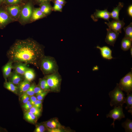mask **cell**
I'll return each mask as SVG.
<instances>
[{
	"mask_svg": "<svg viewBox=\"0 0 132 132\" xmlns=\"http://www.w3.org/2000/svg\"><path fill=\"white\" fill-rule=\"evenodd\" d=\"M42 100L37 99L33 106L36 108L41 109L42 106Z\"/></svg>",
	"mask_w": 132,
	"mask_h": 132,
	"instance_id": "cell-38",
	"label": "cell"
},
{
	"mask_svg": "<svg viewBox=\"0 0 132 132\" xmlns=\"http://www.w3.org/2000/svg\"><path fill=\"white\" fill-rule=\"evenodd\" d=\"M45 77L51 90L57 91L59 90L62 79L58 71L51 74L46 75Z\"/></svg>",
	"mask_w": 132,
	"mask_h": 132,
	"instance_id": "cell-5",
	"label": "cell"
},
{
	"mask_svg": "<svg viewBox=\"0 0 132 132\" xmlns=\"http://www.w3.org/2000/svg\"><path fill=\"white\" fill-rule=\"evenodd\" d=\"M130 54L131 57L132 56V47L130 48Z\"/></svg>",
	"mask_w": 132,
	"mask_h": 132,
	"instance_id": "cell-46",
	"label": "cell"
},
{
	"mask_svg": "<svg viewBox=\"0 0 132 132\" xmlns=\"http://www.w3.org/2000/svg\"><path fill=\"white\" fill-rule=\"evenodd\" d=\"M33 106V105L31 104L28 106L24 108H23L26 111H28Z\"/></svg>",
	"mask_w": 132,
	"mask_h": 132,
	"instance_id": "cell-44",
	"label": "cell"
},
{
	"mask_svg": "<svg viewBox=\"0 0 132 132\" xmlns=\"http://www.w3.org/2000/svg\"><path fill=\"white\" fill-rule=\"evenodd\" d=\"M44 125L47 129L59 128L62 129L63 127L56 119H51L46 121Z\"/></svg>",
	"mask_w": 132,
	"mask_h": 132,
	"instance_id": "cell-17",
	"label": "cell"
},
{
	"mask_svg": "<svg viewBox=\"0 0 132 132\" xmlns=\"http://www.w3.org/2000/svg\"><path fill=\"white\" fill-rule=\"evenodd\" d=\"M14 22L7 11L5 5L0 6V29H3L9 24Z\"/></svg>",
	"mask_w": 132,
	"mask_h": 132,
	"instance_id": "cell-8",
	"label": "cell"
},
{
	"mask_svg": "<svg viewBox=\"0 0 132 132\" xmlns=\"http://www.w3.org/2000/svg\"><path fill=\"white\" fill-rule=\"evenodd\" d=\"M123 3L120 2L117 6L114 7L112 11L110 13V17L115 20H119V13L120 11L123 7Z\"/></svg>",
	"mask_w": 132,
	"mask_h": 132,
	"instance_id": "cell-19",
	"label": "cell"
},
{
	"mask_svg": "<svg viewBox=\"0 0 132 132\" xmlns=\"http://www.w3.org/2000/svg\"><path fill=\"white\" fill-rule=\"evenodd\" d=\"M121 89L127 93H130L132 91V70L121 79L119 84Z\"/></svg>",
	"mask_w": 132,
	"mask_h": 132,
	"instance_id": "cell-6",
	"label": "cell"
},
{
	"mask_svg": "<svg viewBox=\"0 0 132 132\" xmlns=\"http://www.w3.org/2000/svg\"><path fill=\"white\" fill-rule=\"evenodd\" d=\"M127 97L125 98V103L127 104L125 109L128 110V112L132 114V93L127 94Z\"/></svg>",
	"mask_w": 132,
	"mask_h": 132,
	"instance_id": "cell-25",
	"label": "cell"
},
{
	"mask_svg": "<svg viewBox=\"0 0 132 132\" xmlns=\"http://www.w3.org/2000/svg\"><path fill=\"white\" fill-rule=\"evenodd\" d=\"M125 32L124 37L132 40V23L131 22L127 26L123 28Z\"/></svg>",
	"mask_w": 132,
	"mask_h": 132,
	"instance_id": "cell-27",
	"label": "cell"
},
{
	"mask_svg": "<svg viewBox=\"0 0 132 132\" xmlns=\"http://www.w3.org/2000/svg\"><path fill=\"white\" fill-rule=\"evenodd\" d=\"M39 67L43 74L47 75L58 71V66L55 58L45 55L41 59Z\"/></svg>",
	"mask_w": 132,
	"mask_h": 132,
	"instance_id": "cell-2",
	"label": "cell"
},
{
	"mask_svg": "<svg viewBox=\"0 0 132 132\" xmlns=\"http://www.w3.org/2000/svg\"><path fill=\"white\" fill-rule=\"evenodd\" d=\"M4 87L8 90L15 94L17 93L18 87L12 82L5 81L4 83Z\"/></svg>",
	"mask_w": 132,
	"mask_h": 132,
	"instance_id": "cell-24",
	"label": "cell"
},
{
	"mask_svg": "<svg viewBox=\"0 0 132 132\" xmlns=\"http://www.w3.org/2000/svg\"><path fill=\"white\" fill-rule=\"evenodd\" d=\"M105 23L108 26L109 28L117 33H121V29L124 26L125 23L123 20H114L111 22Z\"/></svg>",
	"mask_w": 132,
	"mask_h": 132,
	"instance_id": "cell-11",
	"label": "cell"
},
{
	"mask_svg": "<svg viewBox=\"0 0 132 132\" xmlns=\"http://www.w3.org/2000/svg\"><path fill=\"white\" fill-rule=\"evenodd\" d=\"M31 85L30 82L24 79L19 85L18 89L20 93L23 94L28 89Z\"/></svg>",
	"mask_w": 132,
	"mask_h": 132,
	"instance_id": "cell-22",
	"label": "cell"
},
{
	"mask_svg": "<svg viewBox=\"0 0 132 132\" xmlns=\"http://www.w3.org/2000/svg\"><path fill=\"white\" fill-rule=\"evenodd\" d=\"M121 125L125 129V132H132V121L131 120L127 119L124 122L122 123Z\"/></svg>",
	"mask_w": 132,
	"mask_h": 132,
	"instance_id": "cell-29",
	"label": "cell"
},
{
	"mask_svg": "<svg viewBox=\"0 0 132 132\" xmlns=\"http://www.w3.org/2000/svg\"><path fill=\"white\" fill-rule=\"evenodd\" d=\"M28 111L33 113L37 117L40 115L41 109L36 108L33 106Z\"/></svg>",
	"mask_w": 132,
	"mask_h": 132,
	"instance_id": "cell-30",
	"label": "cell"
},
{
	"mask_svg": "<svg viewBox=\"0 0 132 132\" xmlns=\"http://www.w3.org/2000/svg\"><path fill=\"white\" fill-rule=\"evenodd\" d=\"M5 8L9 14L14 21H18L23 6L20 4L6 6Z\"/></svg>",
	"mask_w": 132,
	"mask_h": 132,
	"instance_id": "cell-7",
	"label": "cell"
},
{
	"mask_svg": "<svg viewBox=\"0 0 132 132\" xmlns=\"http://www.w3.org/2000/svg\"><path fill=\"white\" fill-rule=\"evenodd\" d=\"M21 0H5L4 4L6 6L20 4Z\"/></svg>",
	"mask_w": 132,
	"mask_h": 132,
	"instance_id": "cell-32",
	"label": "cell"
},
{
	"mask_svg": "<svg viewBox=\"0 0 132 132\" xmlns=\"http://www.w3.org/2000/svg\"><path fill=\"white\" fill-rule=\"evenodd\" d=\"M107 118L109 117L113 119V122L111 124L114 128V121L116 120L120 121L122 118L125 117L123 111L122 106H115L113 109L111 110L109 113L106 115Z\"/></svg>",
	"mask_w": 132,
	"mask_h": 132,
	"instance_id": "cell-9",
	"label": "cell"
},
{
	"mask_svg": "<svg viewBox=\"0 0 132 132\" xmlns=\"http://www.w3.org/2000/svg\"><path fill=\"white\" fill-rule=\"evenodd\" d=\"M128 14L131 17H132V5H131L128 7L127 9Z\"/></svg>",
	"mask_w": 132,
	"mask_h": 132,
	"instance_id": "cell-43",
	"label": "cell"
},
{
	"mask_svg": "<svg viewBox=\"0 0 132 132\" xmlns=\"http://www.w3.org/2000/svg\"><path fill=\"white\" fill-rule=\"evenodd\" d=\"M109 95L111 99L110 103L111 106H121L125 103L124 94L118 84L117 83L114 89L109 93Z\"/></svg>",
	"mask_w": 132,
	"mask_h": 132,
	"instance_id": "cell-3",
	"label": "cell"
},
{
	"mask_svg": "<svg viewBox=\"0 0 132 132\" xmlns=\"http://www.w3.org/2000/svg\"><path fill=\"white\" fill-rule=\"evenodd\" d=\"M63 6L56 3H54V5L52 7L53 11L62 12Z\"/></svg>",
	"mask_w": 132,
	"mask_h": 132,
	"instance_id": "cell-33",
	"label": "cell"
},
{
	"mask_svg": "<svg viewBox=\"0 0 132 132\" xmlns=\"http://www.w3.org/2000/svg\"><path fill=\"white\" fill-rule=\"evenodd\" d=\"M37 99V97L34 95L29 96V100L31 104L33 105Z\"/></svg>",
	"mask_w": 132,
	"mask_h": 132,
	"instance_id": "cell-39",
	"label": "cell"
},
{
	"mask_svg": "<svg viewBox=\"0 0 132 132\" xmlns=\"http://www.w3.org/2000/svg\"><path fill=\"white\" fill-rule=\"evenodd\" d=\"M24 117L25 119L30 122L35 123L37 122V117L29 111L24 113Z\"/></svg>",
	"mask_w": 132,
	"mask_h": 132,
	"instance_id": "cell-26",
	"label": "cell"
},
{
	"mask_svg": "<svg viewBox=\"0 0 132 132\" xmlns=\"http://www.w3.org/2000/svg\"><path fill=\"white\" fill-rule=\"evenodd\" d=\"M46 128L44 125L42 124L38 125L36 127L34 132H44Z\"/></svg>",
	"mask_w": 132,
	"mask_h": 132,
	"instance_id": "cell-34",
	"label": "cell"
},
{
	"mask_svg": "<svg viewBox=\"0 0 132 132\" xmlns=\"http://www.w3.org/2000/svg\"><path fill=\"white\" fill-rule=\"evenodd\" d=\"M35 94L37 96L44 91L38 85L35 86L34 89Z\"/></svg>",
	"mask_w": 132,
	"mask_h": 132,
	"instance_id": "cell-35",
	"label": "cell"
},
{
	"mask_svg": "<svg viewBox=\"0 0 132 132\" xmlns=\"http://www.w3.org/2000/svg\"><path fill=\"white\" fill-rule=\"evenodd\" d=\"M23 76L17 73L14 71L12 72L11 75L9 77L10 81L17 86L19 85L23 81Z\"/></svg>",
	"mask_w": 132,
	"mask_h": 132,
	"instance_id": "cell-18",
	"label": "cell"
},
{
	"mask_svg": "<svg viewBox=\"0 0 132 132\" xmlns=\"http://www.w3.org/2000/svg\"><path fill=\"white\" fill-rule=\"evenodd\" d=\"M34 8L31 2L22 6L18 22L22 25L31 23L32 14Z\"/></svg>",
	"mask_w": 132,
	"mask_h": 132,
	"instance_id": "cell-4",
	"label": "cell"
},
{
	"mask_svg": "<svg viewBox=\"0 0 132 132\" xmlns=\"http://www.w3.org/2000/svg\"><path fill=\"white\" fill-rule=\"evenodd\" d=\"M39 6L40 10L46 16L50 14L53 11L52 7L50 3H42L39 5Z\"/></svg>",
	"mask_w": 132,
	"mask_h": 132,
	"instance_id": "cell-20",
	"label": "cell"
},
{
	"mask_svg": "<svg viewBox=\"0 0 132 132\" xmlns=\"http://www.w3.org/2000/svg\"><path fill=\"white\" fill-rule=\"evenodd\" d=\"M110 13L107 9L103 10L96 9L93 14L91 15V17L94 22L98 21L99 18L102 19L109 22L110 17Z\"/></svg>",
	"mask_w": 132,
	"mask_h": 132,
	"instance_id": "cell-10",
	"label": "cell"
},
{
	"mask_svg": "<svg viewBox=\"0 0 132 132\" xmlns=\"http://www.w3.org/2000/svg\"><path fill=\"white\" fill-rule=\"evenodd\" d=\"M23 77L25 79L30 82H32L35 77L34 70L33 68L28 67L25 72Z\"/></svg>",
	"mask_w": 132,
	"mask_h": 132,
	"instance_id": "cell-21",
	"label": "cell"
},
{
	"mask_svg": "<svg viewBox=\"0 0 132 132\" xmlns=\"http://www.w3.org/2000/svg\"><path fill=\"white\" fill-rule=\"evenodd\" d=\"M61 129L59 128L47 129L48 131L49 132H62Z\"/></svg>",
	"mask_w": 132,
	"mask_h": 132,
	"instance_id": "cell-41",
	"label": "cell"
},
{
	"mask_svg": "<svg viewBox=\"0 0 132 132\" xmlns=\"http://www.w3.org/2000/svg\"><path fill=\"white\" fill-rule=\"evenodd\" d=\"M46 17L42 12L39 8H35L33 10L31 19V23Z\"/></svg>",
	"mask_w": 132,
	"mask_h": 132,
	"instance_id": "cell-16",
	"label": "cell"
},
{
	"mask_svg": "<svg viewBox=\"0 0 132 132\" xmlns=\"http://www.w3.org/2000/svg\"><path fill=\"white\" fill-rule=\"evenodd\" d=\"M38 85L44 91H49L50 90L45 77L43 78L40 79Z\"/></svg>",
	"mask_w": 132,
	"mask_h": 132,
	"instance_id": "cell-28",
	"label": "cell"
},
{
	"mask_svg": "<svg viewBox=\"0 0 132 132\" xmlns=\"http://www.w3.org/2000/svg\"><path fill=\"white\" fill-rule=\"evenodd\" d=\"M37 2L39 4V5L42 3H50V1L52 0H36Z\"/></svg>",
	"mask_w": 132,
	"mask_h": 132,
	"instance_id": "cell-42",
	"label": "cell"
},
{
	"mask_svg": "<svg viewBox=\"0 0 132 132\" xmlns=\"http://www.w3.org/2000/svg\"><path fill=\"white\" fill-rule=\"evenodd\" d=\"M132 41L130 39L124 37L121 42V48L123 51L129 50L132 47Z\"/></svg>",
	"mask_w": 132,
	"mask_h": 132,
	"instance_id": "cell-23",
	"label": "cell"
},
{
	"mask_svg": "<svg viewBox=\"0 0 132 132\" xmlns=\"http://www.w3.org/2000/svg\"><path fill=\"white\" fill-rule=\"evenodd\" d=\"M21 99L22 102L23 103L25 104L29 100V96L24 93L22 94L21 96Z\"/></svg>",
	"mask_w": 132,
	"mask_h": 132,
	"instance_id": "cell-36",
	"label": "cell"
},
{
	"mask_svg": "<svg viewBox=\"0 0 132 132\" xmlns=\"http://www.w3.org/2000/svg\"><path fill=\"white\" fill-rule=\"evenodd\" d=\"M106 29L107 33L105 42L107 44L114 46L119 33L115 32L109 28Z\"/></svg>",
	"mask_w": 132,
	"mask_h": 132,
	"instance_id": "cell-12",
	"label": "cell"
},
{
	"mask_svg": "<svg viewBox=\"0 0 132 132\" xmlns=\"http://www.w3.org/2000/svg\"><path fill=\"white\" fill-rule=\"evenodd\" d=\"M13 69L14 71L17 73L23 76L24 74L28 67L27 64L22 62L13 63Z\"/></svg>",
	"mask_w": 132,
	"mask_h": 132,
	"instance_id": "cell-14",
	"label": "cell"
},
{
	"mask_svg": "<svg viewBox=\"0 0 132 132\" xmlns=\"http://www.w3.org/2000/svg\"><path fill=\"white\" fill-rule=\"evenodd\" d=\"M5 0H0V6L4 4Z\"/></svg>",
	"mask_w": 132,
	"mask_h": 132,
	"instance_id": "cell-45",
	"label": "cell"
},
{
	"mask_svg": "<svg viewBox=\"0 0 132 132\" xmlns=\"http://www.w3.org/2000/svg\"><path fill=\"white\" fill-rule=\"evenodd\" d=\"M49 91L48 90L44 91L40 94L37 95V99L42 100H43Z\"/></svg>",
	"mask_w": 132,
	"mask_h": 132,
	"instance_id": "cell-37",
	"label": "cell"
},
{
	"mask_svg": "<svg viewBox=\"0 0 132 132\" xmlns=\"http://www.w3.org/2000/svg\"><path fill=\"white\" fill-rule=\"evenodd\" d=\"M36 86V85L35 83H33L31 84L29 88L24 93L29 96L34 95L35 94L34 91V88Z\"/></svg>",
	"mask_w": 132,
	"mask_h": 132,
	"instance_id": "cell-31",
	"label": "cell"
},
{
	"mask_svg": "<svg viewBox=\"0 0 132 132\" xmlns=\"http://www.w3.org/2000/svg\"><path fill=\"white\" fill-rule=\"evenodd\" d=\"M13 63L9 60L8 62L2 67V71L3 77L5 81L11 75L12 72L11 70L13 68Z\"/></svg>",
	"mask_w": 132,
	"mask_h": 132,
	"instance_id": "cell-13",
	"label": "cell"
},
{
	"mask_svg": "<svg viewBox=\"0 0 132 132\" xmlns=\"http://www.w3.org/2000/svg\"><path fill=\"white\" fill-rule=\"evenodd\" d=\"M96 47L100 50L101 55L103 58L108 60L114 58L112 55V50L108 47H100L98 45Z\"/></svg>",
	"mask_w": 132,
	"mask_h": 132,
	"instance_id": "cell-15",
	"label": "cell"
},
{
	"mask_svg": "<svg viewBox=\"0 0 132 132\" xmlns=\"http://www.w3.org/2000/svg\"><path fill=\"white\" fill-rule=\"evenodd\" d=\"M6 55L9 60L13 63L30 64L39 69L40 61L44 55V47L30 38L17 39L11 46Z\"/></svg>",
	"mask_w": 132,
	"mask_h": 132,
	"instance_id": "cell-1",
	"label": "cell"
},
{
	"mask_svg": "<svg viewBox=\"0 0 132 132\" xmlns=\"http://www.w3.org/2000/svg\"><path fill=\"white\" fill-rule=\"evenodd\" d=\"M54 3H57L63 6L64 5L66 2L65 0H52Z\"/></svg>",
	"mask_w": 132,
	"mask_h": 132,
	"instance_id": "cell-40",
	"label": "cell"
}]
</instances>
